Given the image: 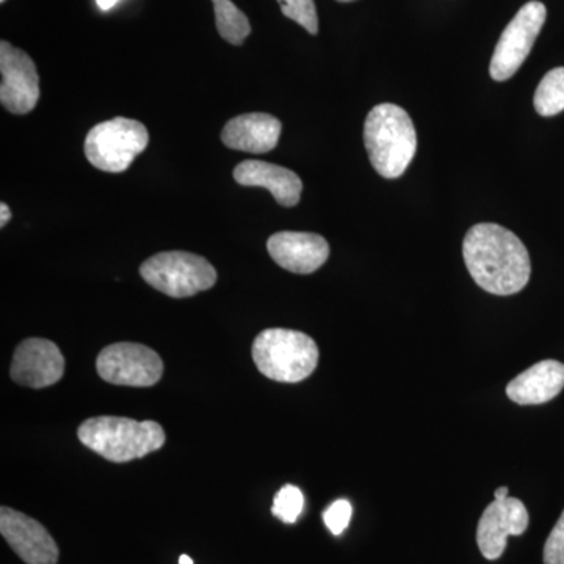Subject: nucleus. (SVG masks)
I'll use <instances>...</instances> for the list:
<instances>
[{"label":"nucleus","instance_id":"obj_1","mask_svg":"<svg viewBox=\"0 0 564 564\" xmlns=\"http://www.w3.org/2000/svg\"><path fill=\"white\" fill-rule=\"evenodd\" d=\"M464 262L474 281L492 295H514L532 274L529 251L516 234L494 223L469 229L463 242Z\"/></svg>","mask_w":564,"mask_h":564},{"label":"nucleus","instance_id":"obj_2","mask_svg":"<svg viewBox=\"0 0 564 564\" xmlns=\"http://www.w3.org/2000/svg\"><path fill=\"white\" fill-rule=\"evenodd\" d=\"M364 143L377 173L386 180H395L406 172L414 159L417 133L402 107L380 104L367 115Z\"/></svg>","mask_w":564,"mask_h":564},{"label":"nucleus","instance_id":"obj_3","mask_svg":"<svg viewBox=\"0 0 564 564\" xmlns=\"http://www.w3.org/2000/svg\"><path fill=\"white\" fill-rule=\"evenodd\" d=\"M77 434L85 447L101 455L107 462L118 464L158 452L166 441L161 423L137 422L113 415L88 419L82 423Z\"/></svg>","mask_w":564,"mask_h":564},{"label":"nucleus","instance_id":"obj_4","mask_svg":"<svg viewBox=\"0 0 564 564\" xmlns=\"http://www.w3.org/2000/svg\"><path fill=\"white\" fill-rule=\"evenodd\" d=\"M317 344L295 329L270 328L252 343V359L263 377L280 383H300L317 369Z\"/></svg>","mask_w":564,"mask_h":564},{"label":"nucleus","instance_id":"obj_5","mask_svg":"<svg viewBox=\"0 0 564 564\" xmlns=\"http://www.w3.org/2000/svg\"><path fill=\"white\" fill-rule=\"evenodd\" d=\"M140 274L151 288L172 299H188L209 291L217 282L214 265L187 251L159 252L141 263Z\"/></svg>","mask_w":564,"mask_h":564},{"label":"nucleus","instance_id":"obj_6","mask_svg":"<svg viewBox=\"0 0 564 564\" xmlns=\"http://www.w3.org/2000/svg\"><path fill=\"white\" fill-rule=\"evenodd\" d=\"M150 133L144 124L129 118L99 122L85 139V155L95 169L122 173L147 150Z\"/></svg>","mask_w":564,"mask_h":564},{"label":"nucleus","instance_id":"obj_7","mask_svg":"<svg viewBox=\"0 0 564 564\" xmlns=\"http://www.w3.org/2000/svg\"><path fill=\"white\" fill-rule=\"evenodd\" d=\"M547 10L544 3L532 0L516 13L505 29L494 51L489 73L494 80L511 79L533 50L534 41L543 29Z\"/></svg>","mask_w":564,"mask_h":564},{"label":"nucleus","instance_id":"obj_8","mask_svg":"<svg viewBox=\"0 0 564 564\" xmlns=\"http://www.w3.org/2000/svg\"><path fill=\"white\" fill-rule=\"evenodd\" d=\"M99 377L110 384L151 388L161 381L163 362L158 351L133 343L111 344L96 361Z\"/></svg>","mask_w":564,"mask_h":564},{"label":"nucleus","instance_id":"obj_9","mask_svg":"<svg viewBox=\"0 0 564 564\" xmlns=\"http://www.w3.org/2000/svg\"><path fill=\"white\" fill-rule=\"evenodd\" d=\"M0 102L14 115H25L35 109L40 99V76L35 63L24 51L0 43Z\"/></svg>","mask_w":564,"mask_h":564},{"label":"nucleus","instance_id":"obj_10","mask_svg":"<svg viewBox=\"0 0 564 564\" xmlns=\"http://www.w3.org/2000/svg\"><path fill=\"white\" fill-rule=\"evenodd\" d=\"M0 533L14 554L28 564H57L58 545L35 519L13 508H0Z\"/></svg>","mask_w":564,"mask_h":564},{"label":"nucleus","instance_id":"obj_11","mask_svg":"<svg viewBox=\"0 0 564 564\" xmlns=\"http://www.w3.org/2000/svg\"><path fill=\"white\" fill-rule=\"evenodd\" d=\"M65 373L61 348L47 339L32 337L18 345L11 361V380L25 388L43 389L58 383Z\"/></svg>","mask_w":564,"mask_h":564},{"label":"nucleus","instance_id":"obj_12","mask_svg":"<svg viewBox=\"0 0 564 564\" xmlns=\"http://www.w3.org/2000/svg\"><path fill=\"white\" fill-rule=\"evenodd\" d=\"M529 511L514 497L494 500L481 514L477 529V544L486 560H499L510 536H521L529 529Z\"/></svg>","mask_w":564,"mask_h":564},{"label":"nucleus","instance_id":"obj_13","mask_svg":"<svg viewBox=\"0 0 564 564\" xmlns=\"http://www.w3.org/2000/svg\"><path fill=\"white\" fill-rule=\"evenodd\" d=\"M267 248L278 265L296 274L317 272L329 258L328 242L313 232L273 234Z\"/></svg>","mask_w":564,"mask_h":564},{"label":"nucleus","instance_id":"obj_14","mask_svg":"<svg viewBox=\"0 0 564 564\" xmlns=\"http://www.w3.org/2000/svg\"><path fill=\"white\" fill-rule=\"evenodd\" d=\"M234 180L245 187L265 188L280 206H296L302 198L303 182L299 174L274 163L245 161L234 170Z\"/></svg>","mask_w":564,"mask_h":564},{"label":"nucleus","instance_id":"obj_15","mask_svg":"<svg viewBox=\"0 0 564 564\" xmlns=\"http://www.w3.org/2000/svg\"><path fill=\"white\" fill-rule=\"evenodd\" d=\"M281 121L269 113H245L228 121L221 140L231 150L265 154L280 141Z\"/></svg>","mask_w":564,"mask_h":564},{"label":"nucleus","instance_id":"obj_16","mask_svg":"<svg viewBox=\"0 0 564 564\" xmlns=\"http://www.w3.org/2000/svg\"><path fill=\"white\" fill-rule=\"evenodd\" d=\"M564 388V364L547 359L534 364L525 372L518 375L507 386V395L511 402L522 404H543L554 400Z\"/></svg>","mask_w":564,"mask_h":564},{"label":"nucleus","instance_id":"obj_17","mask_svg":"<svg viewBox=\"0 0 564 564\" xmlns=\"http://www.w3.org/2000/svg\"><path fill=\"white\" fill-rule=\"evenodd\" d=\"M215 9V21H217V31L223 40L240 46L251 33L250 21L243 11L237 9L231 0H212Z\"/></svg>","mask_w":564,"mask_h":564},{"label":"nucleus","instance_id":"obj_18","mask_svg":"<svg viewBox=\"0 0 564 564\" xmlns=\"http://www.w3.org/2000/svg\"><path fill=\"white\" fill-rule=\"evenodd\" d=\"M534 109L541 117H554L564 110V68L549 70L534 93Z\"/></svg>","mask_w":564,"mask_h":564},{"label":"nucleus","instance_id":"obj_19","mask_svg":"<svg viewBox=\"0 0 564 564\" xmlns=\"http://www.w3.org/2000/svg\"><path fill=\"white\" fill-rule=\"evenodd\" d=\"M304 496L302 489L293 485L282 486L274 496L272 513L284 524H295L303 513Z\"/></svg>","mask_w":564,"mask_h":564},{"label":"nucleus","instance_id":"obj_20","mask_svg":"<svg viewBox=\"0 0 564 564\" xmlns=\"http://www.w3.org/2000/svg\"><path fill=\"white\" fill-rule=\"evenodd\" d=\"M282 14L306 29L311 35L318 33V17L314 0H278Z\"/></svg>","mask_w":564,"mask_h":564},{"label":"nucleus","instance_id":"obj_21","mask_svg":"<svg viewBox=\"0 0 564 564\" xmlns=\"http://www.w3.org/2000/svg\"><path fill=\"white\" fill-rule=\"evenodd\" d=\"M351 513L352 508L348 500H337V502L329 505L328 510L323 513V521H325L329 532L339 536L350 524Z\"/></svg>","mask_w":564,"mask_h":564},{"label":"nucleus","instance_id":"obj_22","mask_svg":"<svg viewBox=\"0 0 564 564\" xmlns=\"http://www.w3.org/2000/svg\"><path fill=\"white\" fill-rule=\"evenodd\" d=\"M544 564H564V511L545 541Z\"/></svg>","mask_w":564,"mask_h":564},{"label":"nucleus","instance_id":"obj_23","mask_svg":"<svg viewBox=\"0 0 564 564\" xmlns=\"http://www.w3.org/2000/svg\"><path fill=\"white\" fill-rule=\"evenodd\" d=\"M11 218V210L10 207L7 206L6 203L0 204V226H6L7 223L10 221Z\"/></svg>","mask_w":564,"mask_h":564},{"label":"nucleus","instance_id":"obj_24","mask_svg":"<svg viewBox=\"0 0 564 564\" xmlns=\"http://www.w3.org/2000/svg\"><path fill=\"white\" fill-rule=\"evenodd\" d=\"M118 2H120V0H96V3H98L99 9L102 11H109L113 9Z\"/></svg>","mask_w":564,"mask_h":564},{"label":"nucleus","instance_id":"obj_25","mask_svg":"<svg viewBox=\"0 0 564 564\" xmlns=\"http://www.w3.org/2000/svg\"><path fill=\"white\" fill-rule=\"evenodd\" d=\"M494 497H496V500L507 499V497H508L507 486H502V488L496 489V492H494Z\"/></svg>","mask_w":564,"mask_h":564},{"label":"nucleus","instance_id":"obj_26","mask_svg":"<svg viewBox=\"0 0 564 564\" xmlns=\"http://www.w3.org/2000/svg\"><path fill=\"white\" fill-rule=\"evenodd\" d=\"M180 564H193V560L188 555H181Z\"/></svg>","mask_w":564,"mask_h":564},{"label":"nucleus","instance_id":"obj_27","mask_svg":"<svg viewBox=\"0 0 564 564\" xmlns=\"http://www.w3.org/2000/svg\"><path fill=\"white\" fill-rule=\"evenodd\" d=\"M337 2H355V0H337Z\"/></svg>","mask_w":564,"mask_h":564},{"label":"nucleus","instance_id":"obj_28","mask_svg":"<svg viewBox=\"0 0 564 564\" xmlns=\"http://www.w3.org/2000/svg\"><path fill=\"white\" fill-rule=\"evenodd\" d=\"M0 2H2V3H3V2H6V0H0Z\"/></svg>","mask_w":564,"mask_h":564}]
</instances>
